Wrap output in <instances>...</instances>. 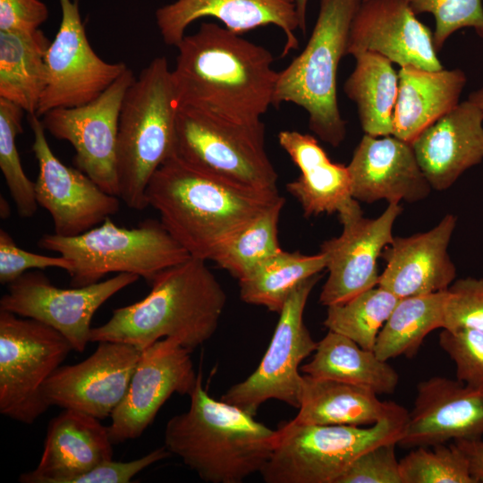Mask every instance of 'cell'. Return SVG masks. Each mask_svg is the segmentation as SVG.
<instances>
[{"label":"cell","instance_id":"cell-22","mask_svg":"<svg viewBox=\"0 0 483 483\" xmlns=\"http://www.w3.org/2000/svg\"><path fill=\"white\" fill-rule=\"evenodd\" d=\"M456 223L447 214L427 232L394 237L381 255L386 264L378 285L399 299L447 290L456 277L447 250Z\"/></svg>","mask_w":483,"mask_h":483},{"label":"cell","instance_id":"cell-27","mask_svg":"<svg viewBox=\"0 0 483 483\" xmlns=\"http://www.w3.org/2000/svg\"><path fill=\"white\" fill-rule=\"evenodd\" d=\"M393 135L409 143L453 109L467 82L461 69L429 71L408 65L398 72Z\"/></svg>","mask_w":483,"mask_h":483},{"label":"cell","instance_id":"cell-16","mask_svg":"<svg viewBox=\"0 0 483 483\" xmlns=\"http://www.w3.org/2000/svg\"><path fill=\"white\" fill-rule=\"evenodd\" d=\"M31 149L38 161L35 195L51 216L55 234L71 237L100 225L120 209V198L106 192L78 168L65 165L53 153L41 119L29 115Z\"/></svg>","mask_w":483,"mask_h":483},{"label":"cell","instance_id":"cell-11","mask_svg":"<svg viewBox=\"0 0 483 483\" xmlns=\"http://www.w3.org/2000/svg\"><path fill=\"white\" fill-rule=\"evenodd\" d=\"M316 275L302 282L284 303L268 348L255 371L231 386L221 400L255 416L266 401L275 399L299 408L302 360L315 352L318 342L304 324L308 298L318 281Z\"/></svg>","mask_w":483,"mask_h":483},{"label":"cell","instance_id":"cell-24","mask_svg":"<svg viewBox=\"0 0 483 483\" xmlns=\"http://www.w3.org/2000/svg\"><path fill=\"white\" fill-rule=\"evenodd\" d=\"M108 427L87 413L64 409L47 426L38 466L19 477L21 483H73L95 466L113 459Z\"/></svg>","mask_w":483,"mask_h":483},{"label":"cell","instance_id":"cell-34","mask_svg":"<svg viewBox=\"0 0 483 483\" xmlns=\"http://www.w3.org/2000/svg\"><path fill=\"white\" fill-rule=\"evenodd\" d=\"M398 301L394 293L377 285L345 302L326 307L323 324L329 331L374 351L377 335Z\"/></svg>","mask_w":483,"mask_h":483},{"label":"cell","instance_id":"cell-47","mask_svg":"<svg viewBox=\"0 0 483 483\" xmlns=\"http://www.w3.org/2000/svg\"><path fill=\"white\" fill-rule=\"evenodd\" d=\"M468 100L476 105L483 112V86L470 93Z\"/></svg>","mask_w":483,"mask_h":483},{"label":"cell","instance_id":"cell-45","mask_svg":"<svg viewBox=\"0 0 483 483\" xmlns=\"http://www.w3.org/2000/svg\"><path fill=\"white\" fill-rule=\"evenodd\" d=\"M464 453L469 461L472 476L478 483L483 482V440L453 441Z\"/></svg>","mask_w":483,"mask_h":483},{"label":"cell","instance_id":"cell-8","mask_svg":"<svg viewBox=\"0 0 483 483\" xmlns=\"http://www.w3.org/2000/svg\"><path fill=\"white\" fill-rule=\"evenodd\" d=\"M408 413L404 409L368 428L292 419L277 429L275 449L259 473L267 483H335L366 451L398 444Z\"/></svg>","mask_w":483,"mask_h":483},{"label":"cell","instance_id":"cell-12","mask_svg":"<svg viewBox=\"0 0 483 483\" xmlns=\"http://www.w3.org/2000/svg\"><path fill=\"white\" fill-rule=\"evenodd\" d=\"M61 21L46 54L47 79L37 115L56 108L83 106L99 97L127 69L109 63L91 47L79 0H59Z\"/></svg>","mask_w":483,"mask_h":483},{"label":"cell","instance_id":"cell-3","mask_svg":"<svg viewBox=\"0 0 483 483\" xmlns=\"http://www.w3.org/2000/svg\"><path fill=\"white\" fill-rule=\"evenodd\" d=\"M142 300L113 310L89 341L128 343L142 351L172 337L191 352L215 334L226 294L203 259L189 258L159 273Z\"/></svg>","mask_w":483,"mask_h":483},{"label":"cell","instance_id":"cell-29","mask_svg":"<svg viewBox=\"0 0 483 483\" xmlns=\"http://www.w3.org/2000/svg\"><path fill=\"white\" fill-rule=\"evenodd\" d=\"M301 370L316 378L367 387L377 394H393L399 382L396 370L374 351L363 349L347 336L329 330L318 342L312 360Z\"/></svg>","mask_w":483,"mask_h":483},{"label":"cell","instance_id":"cell-4","mask_svg":"<svg viewBox=\"0 0 483 483\" xmlns=\"http://www.w3.org/2000/svg\"><path fill=\"white\" fill-rule=\"evenodd\" d=\"M190 398L188 411L166 423L164 441L171 454L208 483H242L260 472L275 449L278 430L209 396L201 373Z\"/></svg>","mask_w":483,"mask_h":483},{"label":"cell","instance_id":"cell-30","mask_svg":"<svg viewBox=\"0 0 483 483\" xmlns=\"http://www.w3.org/2000/svg\"><path fill=\"white\" fill-rule=\"evenodd\" d=\"M51 41L44 32L0 30V98L37 114L46 87V54Z\"/></svg>","mask_w":483,"mask_h":483},{"label":"cell","instance_id":"cell-48","mask_svg":"<svg viewBox=\"0 0 483 483\" xmlns=\"http://www.w3.org/2000/svg\"><path fill=\"white\" fill-rule=\"evenodd\" d=\"M11 215V208L8 201L1 196L0 199V216L2 219H6Z\"/></svg>","mask_w":483,"mask_h":483},{"label":"cell","instance_id":"cell-9","mask_svg":"<svg viewBox=\"0 0 483 483\" xmlns=\"http://www.w3.org/2000/svg\"><path fill=\"white\" fill-rule=\"evenodd\" d=\"M174 155L230 183L278 191V175L266 151L264 123L246 126L195 108L179 107Z\"/></svg>","mask_w":483,"mask_h":483},{"label":"cell","instance_id":"cell-14","mask_svg":"<svg viewBox=\"0 0 483 483\" xmlns=\"http://www.w3.org/2000/svg\"><path fill=\"white\" fill-rule=\"evenodd\" d=\"M140 276L121 273L105 281L71 289L58 288L39 271H29L10 283L0 309L40 321L61 333L73 351L83 352L90 342L91 320L113 295Z\"/></svg>","mask_w":483,"mask_h":483},{"label":"cell","instance_id":"cell-7","mask_svg":"<svg viewBox=\"0 0 483 483\" xmlns=\"http://www.w3.org/2000/svg\"><path fill=\"white\" fill-rule=\"evenodd\" d=\"M38 245L72 263L68 275L75 287L99 282L110 273L134 274L151 283L162 271L191 258L161 222L153 219L127 228L108 217L76 236L46 233Z\"/></svg>","mask_w":483,"mask_h":483},{"label":"cell","instance_id":"cell-1","mask_svg":"<svg viewBox=\"0 0 483 483\" xmlns=\"http://www.w3.org/2000/svg\"><path fill=\"white\" fill-rule=\"evenodd\" d=\"M172 79L179 107L246 126H259L273 105L278 72L272 54L213 22L176 47Z\"/></svg>","mask_w":483,"mask_h":483},{"label":"cell","instance_id":"cell-33","mask_svg":"<svg viewBox=\"0 0 483 483\" xmlns=\"http://www.w3.org/2000/svg\"><path fill=\"white\" fill-rule=\"evenodd\" d=\"M445 294L446 290L399 299L377 335L376 355L386 361L415 356L425 337L444 326Z\"/></svg>","mask_w":483,"mask_h":483},{"label":"cell","instance_id":"cell-36","mask_svg":"<svg viewBox=\"0 0 483 483\" xmlns=\"http://www.w3.org/2000/svg\"><path fill=\"white\" fill-rule=\"evenodd\" d=\"M24 113L17 105L0 98V169L18 215L31 217L38 206L35 182L23 170L16 144L17 136L22 132Z\"/></svg>","mask_w":483,"mask_h":483},{"label":"cell","instance_id":"cell-17","mask_svg":"<svg viewBox=\"0 0 483 483\" xmlns=\"http://www.w3.org/2000/svg\"><path fill=\"white\" fill-rule=\"evenodd\" d=\"M190 353L172 337L141 351L125 395L110 416L114 445L140 437L174 394L190 396L198 381Z\"/></svg>","mask_w":483,"mask_h":483},{"label":"cell","instance_id":"cell-35","mask_svg":"<svg viewBox=\"0 0 483 483\" xmlns=\"http://www.w3.org/2000/svg\"><path fill=\"white\" fill-rule=\"evenodd\" d=\"M284 199L281 197L243 227L214 259L220 267L238 280L255 267L282 250L278 223Z\"/></svg>","mask_w":483,"mask_h":483},{"label":"cell","instance_id":"cell-25","mask_svg":"<svg viewBox=\"0 0 483 483\" xmlns=\"http://www.w3.org/2000/svg\"><path fill=\"white\" fill-rule=\"evenodd\" d=\"M411 144L431 188L445 191L483 160V112L468 99L460 102Z\"/></svg>","mask_w":483,"mask_h":483},{"label":"cell","instance_id":"cell-20","mask_svg":"<svg viewBox=\"0 0 483 483\" xmlns=\"http://www.w3.org/2000/svg\"><path fill=\"white\" fill-rule=\"evenodd\" d=\"M483 436V387L445 377L419 382L399 445L434 446Z\"/></svg>","mask_w":483,"mask_h":483},{"label":"cell","instance_id":"cell-21","mask_svg":"<svg viewBox=\"0 0 483 483\" xmlns=\"http://www.w3.org/2000/svg\"><path fill=\"white\" fill-rule=\"evenodd\" d=\"M347 168L352 195L358 201L412 203L426 199L432 189L411 144L394 135L364 134Z\"/></svg>","mask_w":483,"mask_h":483},{"label":"cell","instance_id":"cell-41","mask_svg":"<svg viewBox=\"0 0 483 483\" xmlns=\"http://www.w3.org/2000/svg\"><path fill=\"white\" fill-rule=\"evenodd\" d=\"M394 442L377 445L356 458L335 483H403Z\"/></svg>","mask_w":483,"mask_h":483},{"label":"cell","instance_id":"cell-15","mask_svg":"<svg viewBox=\"0 0 483 483\" xmlns=\"http://www.w3.org/2000/svg\"><path fill=\"white\" fill-rule=\"evenodd\" d=\"M402 210L400 203H388L378 217L366 218L357 201L338 214L341 234L320 246L328 271L319 296L322 305L345 302L378 285L377 259L394 237V224Z\"/></svg>","mask_w":483,"mask_h":483},{"label":"cell","instance_id":"cell-5","mask_svg":"<svg viewBox=\"0 0 483 483\" xmlns=\"http://www.w3.org/2000/svg\"><path fill=\"white\" fill-rule=\"evenodd\" d=\"M178 109L172 70L165 56L156 57L129 87L119 117L118 197L131 209L148 207L146 190L152 175L175 154Z\"/></svg>","mask_w":483,"mask_h":483},{"label":"cell","instance_id":"cell-10","mask_svg":"<svg viewBox=\"0 0 483 483\" xmlns=\"http://www.w3.org/2000/svg\"><path fill=\"white\" fill-rule=\"evenodd\" d=\"M55 328L0 309V412L32 424L50 407L44 386L72 351Z\"/></svg>","mask_w":483,"mask_h":483},{"label":"cell","instance_id":"cell-37","mask_svg":"<svg viewBox=\"0 0 483 483\" xmlns=\"http://www.w3.org/2000/svg\"><path fill=\"white\" fill-rule=\"evenodd\" d=\"M431 447L418 446L399 462L403 483H478L453 442Z\"/></svg>","mask_w":483,"mask_h":483},{"label":"cell","instance_id":"cell-32","mask_svg":"<svg viewBox=\"0 0 483 483\" xmlns=\"http://www.w3.org/2000/svg\"><path fill=\"white\" fill-rule=\"evenodd\" d=\"M325 269L326 259L320 252L305 255L282 250L239 280L240 297L246 303L279 314L298 285Z\"/></svg>","mask_w":483,"mask_h":483},{"label":"cell","instance_id":"cell-26","mask_svg":"<svg viewBox=\"0 0 483 483\" xmlns=\"http://www.w3.org/2000/svg\"><path fill=\"white\" fill-rule=\"evenodd\" d=\"M277 139L301 171L286 189L298 200L306 217L339 214L358 201L352 195L347 165L332 162L315 137L285 130Z\"/></svg>","mask_w":483,"mask_h":483},{"label":"cell","instance_id":"cell-28","mask_svg":"<svg viewBox=\"0 0 483 483\" xmlns=\"http://www.w3.org/2000/svg\"><path fill=\"white\" fill-rule=\"evenodd\" d=\"M299 412L302 424L370 426L404 408L382 402L369 388L303 375Z\"/></svg>","mask_w":483,"mask_h":483},{"label":"cell","instance_id":"cell-46","mask_svg":"<svg viewBox=\"0 0 483 483\" xmlns=\"http://www.w3.org/2000/svg\"><path fill=\"white\" fill-rule=\"evenodd\" d=\"M309 0H295L299 20V30L304 34L307 30V6Z\"/></svg>","mask_w":483,"mask_h":483},{"label":"cell","instance_id":"cell-31","mask_svg":"<svg viewBox=\"0 0 483 483\" xmlns=\"http://www.w3.org/2000/svg\"><path fill=\"white\" fill-rule=\"evenodd\" d=\"M355 67L344 83V92L357 106L364 134L388 136L394 132L398 96V72L385 56L364 52L354 56Z\"/></svg>","mask_w":483,"mask_h":483},{"label":"cell","instance_id":"cell-42","mask_svg":"<svg viewBox=\"0 0 483 483\" xmlns=\"http://www.w3.org/2000/svg\"><path fill=\"white\" fill-rule=\"evenodd\" d=\"M57 267L67 273L72 263L64 257L47 256L28 251L19 247L12 235L0 229V283L9 284L32 269Z\"/></svg>","mask_w":483,"mask_h":483},{"label":"cell","instance_id":"cell-18","mask_svg":"<svg viewBox=\"0 0 483 483\" xmlns=\"http://www.w3.org/2000/svg\"><path fill=\"white\" fill-rule=\"evenodd\" d=\"M140 353L128 343L97 342L86 360L61 365L51 375L44 386L45 398L50 406L79 411L99 419L110 417L125 395Z\"/></svg>","mask_w":483,"mask_h":483},{"label":"cell","instance_id":"cell-6","mask_svg":"<svg viewBox=\"0 0 483 483\" xmlns=\"http://www.w3.org/2000/svg\"><path fill=\"white\" fill-rule=\"evenodd\" d=\"M361 0H320L310 38L281 72L273 105L292 103L309 114V127L322 141L338 147L346 135L337 101V70L346 55L349 32Z\"/></svg>","mask_w":483,"mask_h":483},{"label":"cell","instance_id":"cell-2","mask_svg":"<svg viewBox=\"0 0 483 483\" xmlns=\"http://www.w3.org/2000/svg\"><path fill=\"white\" fill-rule=\"evenodd\" d=\"M282 196L243 188L203 173L174 155L152 175L148 207L191 257L214 261L250 222Z\"/></svg>","mask_w":483,"mask_h":483},{"label":"cell","instance_id":"cell-44","mask_svg":"<svg viewBox=\"0 0 483 483\" xmlns=\"http://www.w3.org/2000/svg\"><path fill=\"white\" fill-rule=\"evenodd\" d=\"M49 16L41 0H0V30H34Z\"/></svg>","mask_w":483,"mask_h":483},{"label":"cell","instance_id":"cell-19","mask_svg":"<svg viewBox=\"0 0 483 483\" xmlns=\"http://www.w3.org/2000/svg\"><path fill=\"white\" fill-rule=\"evenodd\" d=\"M379 54L400 67L437 71L433 33L405 0H361L353 16L346 55Z\"/></svg>","mask_w":483,"mask_h":483},{"label":"cell","instance_id":"cell-38","mask_svg":"<svg viewBox=\"0 0 483 483\" xmlns=\"http://www.w3.org/2000/svg\"><path fill=\"white\" fill-rule=\"evenodd\" d=\"M412 12L431 13L435 19L433 40L438 52L447 38L463 28H472L483 38L482 0H405Z\"/></svg>","mask_w":483,"mask_h":483},{"label":"cell","instance_id":"cell-40","mask_svg":"<svg viewBox=\"0 0 483 483\" xmlns=\"http://www.w3.org/2000/svg\"><path fill=\"white\" fill-rule=\"evenodd\" d=\"M483 331V277H464L452 283L444 302V326Z\"/></svg>","mask_w":483,"mask_h":483},{"label":"cell","instance_id":"cell-39","mask_svg":"<svg viewBox=\"0 0 483 483\" xmlns=\"http://www.w3.org/2000/svg\"><path fill=\"white\" fill-rule=\"evenodd\" d=\"M439 345L454 362L457 380L470 386L483 387V331L442 329Z\"/></svg>","mask_w":483,"mask_h":483},{"label":"cell","instance_id":"cell-43","mask_svg":"<svg viewBox=\"0 0 483 483\" xmlns=\"http://www.w3.org/2000/svg\"><path fill=\"white\" fill-rule=\"evenodd\" d=\"M170 455L171 453L163 446L130 462L104 461L77 478L73 483H129L144 469Z\"/></svg>","mask_w":483,"mask_h":483},{"label":"cell","instance_id":"cell-13","mask_svg":"<svg viewBox=\"0 0 483 483\" xmlns=\"http://www.w3.org/2000/svg\"><path fill=\"white\" fill-rule=\"evenodd\" d=\"M127 69L99 97L83 106L50 110L42 115L46 131L74 149L73 164L102 190L118 196L116 151L124 96L135 80Z\"/></svg>","mask_w":483,"mask_h":483},{"label":"cell","instance_id":"cell-23","mask_svg":"<svg viewBox=\"0 0 483 483\" xmlns=\"http://www.w3.org/2000/svg\"><path fill=\"white\" fill-rule=\"evenodd\" d=\"M155 17L163 41L175 47L187 28L204 17L220 21L238 35L262 26L278 27L285 36L281 57L299 47L295 0H175L157 9Z\"/></svg>","mask_w":483,"mask_h":483}]
</instances>
